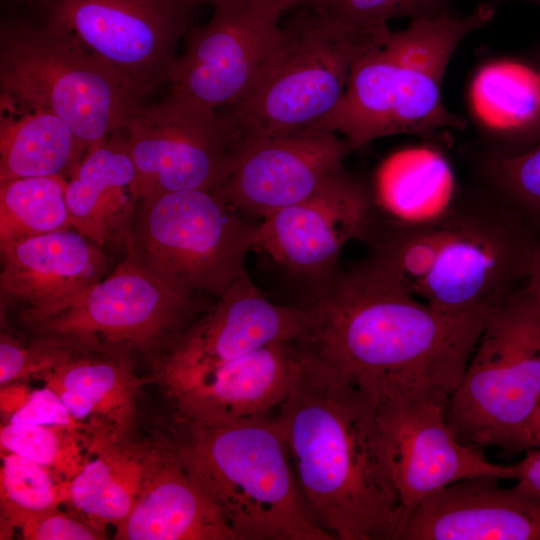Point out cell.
Wrapping results in <instances>:
<instances>
[{
	"instance_id": "36",
	"label": "cell",
	"mask_w": 540,
	"mask_h": 540,
	"mask_svg": "<svg viewBox=\"0 0 540 540\" xmlns=\"http://www.w3.org/2000/svg\"><path fill=\"white\" fill-rule=\"evenodd\" d=\"M519 488L540 496V449H529L520 462L514 464Z\"/></svg>"
},
{
	"instance_id": "13",
	"label": "cell",
	"mask_w": 540,
	"mask_h": 540,
	"mask_svg": "<svg viewBox=\"0 0 540 540\" xmlns=\"http://www.w3.org/2000/svg\"><path fill=\"white\" fill-rule=\"evenodd\" d=\"M141 197L215 190L226 179L234 147L217 110L167 96L144 102L122 127Z\"/></svg>"
},
{
	"instance_id": "37",
	"label": "cell",
	"mask_w": 540,
	"mask_h": 540,
	"mask_svg": "<svg viewBox=\"0 0 540 540\" xmlns=\"http://www.w3.org/2000/svg\"><path fill=\"white\" fill-rule=\"evenodd\" d=\"M31 392L32 390L23 381L1 385L0 410L6 422L26 404Z\"/></svg>"
},
{
	"instance_id": "29",
	"label": "cell",
	"mask_w": 540,
	"mask_h": 540,
	"mask_svg": "<svg viewBox=\"0 0 540 540\" xmlns=\"http://www.w3.org/2000/svg\"><path fill=\"white\" fill-rule=\"evenodd\" d=\"M62 176L0 183V244L72 228Z\"/></svg>"
},
{
	"instance_id": "7",
	"label": "cell",
	"mask_w": 540,
	"mask_h": 540,
	"mask_svg": "<svg viewBox=\"0 0 540 540\" xmlns=\"http://www.w3.org/2000/svg\"><path fill=\"white\" fill-rule=\"evenodd\" d=\"M540 400V293L527 284L490 307L445 416L463 443L525 450Z\"/></svg>"
},
{
	"instance_id": "27",
	"label": "cell",
	"mask_w": 540,
	"mask_h": 540,
	"mask_svg": "<svg viewBox=\"0 0 540 540\" xmlns=\"http://www.w3.org/2000/svg\"><path fill=\"white\" fill-rule=\"evenodd\" d=\"M472 97L478 115L515 143L512 155L532 148L540 115V75L525 66L498 62L480 70Z\"/></svg>"
},
{
	"instance_id": "14",
	"label": "cell",
	"mask_w": 540,
	"mask_h": 540,
	"mask_svg": "<svg viewBox=\"0 0 540 540\" xmlns=\"http://www.w3.org/2000/svg\"><path fill=\"white\" fill-rule=\"evenodd\" d=\"M446 408L445 403L423 398L378 400L382 447L400 498L398 534L425 498L448 485L474 477H516L514 465L492 463L481 448L459 440L447 424Z\"/></svg>"
},
{
	"instance_id": "40",
	"label": "cell",
	"mask_w": 540,
	"mask_h": 540,
	"mask_svg": "<svg viewBox=\"0 0 540 540\" xmlns=\"http://www.w3.org/2000/svg\"><path fill=\"white\" fill-rule=\"evenodd\" d=\"M283 1L286 7V11H287V10L295 9L298 7H305V6L313 5L318 0H283Z\"/></svg>"
},
{
	"instance_id": "43",
	"label": "cell",
	"mask_w": 540,
	"mask_h": 540,
	"mask_svg": "<svg viewBox=\"0 0 540 540\" xmlns=\"http://www.w3.org/2000/svg\"><path fill=\"white\" fill-rule=\"evenodd\" d=\"M523 1L533 2V3H536L537 5H539L540 3V0H523Z\"/></svg>"
},
{
	"instance_id": "38",
	"label": "cell",
	"mask_w": 540,
	"mask_h": 540,
	"mask_svg": "<svg viewBox=\"0 0 540 540\" xmlns=\"http://www.w3.org/2000/svg\"><path fill=\"white\" fill-rule=\"evenodd\" d=\"M529 449H540V400L526 430L525 450Z\"/></svg>"
},
{
	"instance_id": "2",
	"label": "cell",
	"mask_w": 540,
	"mask_h": 540,
	"mask_svg": "<svg viewBox=\"0 0 540 540\" xmlns=\"http://www.w3.org/2000/svg\"><path fill=\"white\" fill-rule=\"evenodd\" d=\"M304 346L277 416L302 493L334 540H395L400 498L382 447L378 399Z\"/></svg>"
},
{
	"instance_id": "24",
	"label": "cell",
	"mask_w": 540,
	"mask_h": 540,
	"mask_svg": "<svg viewBox=\"0 0 540 540\" xmlns=\"http://www.w3.org/2000/svg\"><path fill=\"white\" fill-rule=\"evenodd\" d=\"M89 458L68 485L65 501L71 510L98 528L121 524L131 513L156 444H136L91 431Z\"/></svg>"
},
{
	"instance_id": "4",
	"label": "cell",
	"mask_w": 540,
	"mask_h": 540,
	"mask_svg": "<svg viewBox=\"0 0 540 540\" xmlns=\"http://www.w3.org/2000/svg\"><path fill=\"white\" fill-rule=\"evenodd\" d=\"M174 431L166 441L236 540H334L302 493L277 417L177 416Z\"/></svg>"
},
{
	"instance_id": "39",
	"label": "cell",
	"mask_w": 540,
	"mask_h": 540,
	"mask_svg": "<svg viewBox=\"0 0 540 540\" xmlns=\"http://www.w3.org/2000/svg\"><path fill=\"white\" fill-rule=\"evenodd\" d=\"M526 284L536 292L540 293V246L535 254Z\"/></svg>"
},
{
	"instance_id": "6",
	"label": "cell",
	"mask_w": 540,
	"mask_h": 540,
	"mask_svg": "<svg viewBox=\"0 0 540 540\" xmlns=\"http://www.w3.org/2000/svg\"><path fill=\"white\" fill-rule=\"evenodd\" d=\"M0 87L18 105L58 116L87 150L146 102L70 31L15 5L1 16Z\"/></svg>"
},
{
	"instance_id": "44",
	"label": "cell",
	"mask_w": 540,
	"mask_h": 540,
	"mask_svg": "<svg viewBox=\"0 0 540 540\" xmlns=\"http://www.w3.org/2000/svg\"><path fill=\"white\" fill-rule=\"evenodd\" d=\"M8 4L9 3H13V2H16V1H19V0H5Z\"/></svg>"
},
{
	"instance_id": "20",
	"label": "cell",
	"mask_w": 540,
	"mask_h": 540,
	"mask_svg": "<svg viewBox=\"0 0 540 540\" xmlns=\"http://www.w3.org/2000/svg\"><path fill=\"white\" fill-rule=\"evenodd\" d=\"M474 477L425 498L397 540H540V496Z\"/></svg>"
},
{
	"instance_id": "18",
	"label": "cell",
	"mask_w": 540,
	"mask_h": 540,
	"mask_svg": "<svg viewBox=\"0 0 540 540\" xmlns=\"http://www.w3.org/2000/svg\"><path fill=\"white\" fill-rule=\"evenodd\" d=\"M1 311L23 325L57 312L101 280L108 261L101 247L74 228L0 244Z\"/></svg>"
},
{
	"instance_id": "3",
	"label": "cell",
	"mask_w": 540,
	"mask_h": 540,
	"mask_svg": "<svg viewBox=\"0 0 540 540\" xmlns=\"http://www.w3.org/2000/svg\"><path fill=\"white\" fill-rule=\"evenodd\" d=\"M540 243L490 190L458 194L436 219L389 223L372 258L398 288L444 313L486 311L529 278Z\"/></svg>"
},
{
	"instance_id": "45",
	"label": "cell",
	"mask_w": 540,
	"mask_h": 540,
	"mask_svg": "<svg viewBox=\"0 0 540 540\" xmlns=\"http://www.w3.org/2000/svg\"><path fill=\"white\" fill-rule=\"evenodd\" d=\"M539 6H540V3H539Z\"/></svg>"
},
{
	"instance_id": "8",
	"label": "cell",
	"mask_w": 540,
	"mask_h": 540,
	"mask_svg": "<svg viewBox=\"0 0 540 540\" xmlns=\"http://www.w3.org/2000/svg\"><path fill=\"white\" fill-rule=\"evenodd\" d=\"M255 227L216 190H185L141 197L126 240L176 292L218 298L247 275Z\"/></svg>"
},
{
	"instance_id": "5",
	"label": "cell",
	"mask_w": 540,
	"mask_h": 540,
	"mask_svg": "<svg viewBox=\"0 0 540 540\" xmlns=\"http://www.w3.org/2000/svg\"><path fill=\"white\" fill-rule=\"evenodd\" d=\"M494 12L482 3L463 17L446 11L390 31L381 44L353 59L341 100L314 126L341 134L351 150L394 134L462 129L465 121L443 104V79L461 41Z\"/></svg>"
},
{
	"instance_id": "41",
	"label": "cell",
	"mask_w": 540,
	"mask_h": 540,
	"mask_svg": "<svg viewBox=\"0 0 540 540\" xmlns=\"http://www.w3.org/2000/svg\"><path fill=\"white\" fill-rule=\"evenodd\" d=\"M540 75V71L538 72ZM540 143V115L532 137V148Z\"/></svg>"
},
{
	"instance_id": "9",
	"label": "cell",
	"mask_w": 540,
	"mask_h": 540,
	"mask_svg": "<svg viewBox=\"0 0 540 540\" xmlns=\"http://www.w3.org/2000/svg\"><path fill=\"white\" fill-rule=\"evenodd\" d=\"M125 256L106 277L57 312L25 324L34 338L74 352L152 361L185 328L196 298L184 296L148 271L126 240Z\"/></svg>"
},
{
	"instance_id": "33",
	"label": "cell",
	"mask_w": 540,
	"mask_h": 540,
	"mask_svg": "<svg viewBox=\"0 0 540 540\" xmlns=\"http://www.w3.org/2000/svg\"><path fill=\"white\" fill-rule=\"evenodd\" d=\"M74 351L55 342L34 338L25 344L7 333L0 338L1 385L39 377L65 360Z\"/></svg>"
},
{
	"instance_id": "1",
	"label": "cell",
	"mask_w": 540,
	"mask_h": 540,
	"mask_svg": "<svg viewBox=\"0 0 540 540\" xmlns=\"http://www.w3.org/2000/svg\"><path fill=\"white\" fill-rule=\"evenodd\" d=\"M304 343L329 367L382 399L448 404L464 375L486 311L440 312L358 265L333 275L309 304Z\"/></svg>"
},
{
	"instance_id": "25",
	"label": "cell",
	"mask_w": 540,
	"mask_h": 540,
	"mask_svg": "<svg viewBox=\"0 0 540 540\" xmlns=\"http://www.w3.org/2000/svg\"><path fill=\"white\" fill-rule=\"evenodd\" d=\"M87 151L55 114L0 95V183L48 176L68 180Z\"/></svg>"
},
{
	"instance_id": "21",
	"label": "cell",
	"mask_w": 540,
	"mask_h": 540,
	"mask_svg": "<svg viewBox=\"0 0 540 540\" xmlns=\"http://www.w3.org/2000/svg\"><path fill=\"white\" fill-rule=\"evenodd\" d=\"M118 540H236L220 510L162 438Z\"/></svg>"
},
{
	"instance_id": "32",
	"label": "cell",
	"mask_w": 540,
	"mask_h": 540,
	"mask_svg": "<svg viewBox=\"0 0 540 540\" xmlns=\"http://www.w3.org/2000/svg\"><path fill=\"white\" fill-rule=\"evenodd\" d=\"M483 186L500 199L540 243V143L516 155L486 153Z\"/></svg>"
},
{
	"instance_id": "35",
	"label": "cell",
	"mask_w": 540,
	"mask_h": 540,
	"mask_svg": "<svg viewBox=\"0 0 540 540\" xmlns=\"http://www.w3.org/2000/svg\"><path fill=\"white\" fill-rule=\"evenodd\" d=\"M8 422L89 430L88 425L71 416L59 396L46 385L44 388L32 390L26 404Z\"/></svg>"
},
{
	"instance_id": "42",
	"label": "cell",
	"mask_w": 540,
	"mask_h": 540,
	"mask_svg": "<svg viewBox=\"0 0 540 540\" xmlns=\"http://www.w3.org/2000/svg\"><path fill=\"white\" fill-rule=\"evenodd\" d=\"M192 6L197 8L203 4H212L213 6L222 0H187Z\"/></svg>"
},
{
	"instance_id": "10",
	"label": "cell",
	"mask_w": 540,
	"mask_h": 540,
	"mask_svg": "<svg viewBox=\"0 0 540 540\" xmlns=\"http://www.w3.org/2000/svg\"><path fill=\"white\" fill-rule=\"evenodd\" d=\"M354 57L343 39L305 8H295L249 91L217 111L234 150L251 139L320 122L341 100Z\"/></svg>"
},
{
	"instance_id": "16",
	"label": "cell",
	"mask_w": 540,
	"mask_h": 540,
	"mask_svg": "<svg viewBox=\"0 0 540 540\" xmlns=\"http://www.w3.org/2000/svg\"><path fill=\"white\" fill-rule=\"evenodd\" d=\"M372 213L371 190L342 167L312 195L262 218L253 247L293 275L328 282L342 249L361 239Z\"/></svg>"
},
{
	"instance_id": "26",
	"label": "cell",
	"mask_w": 540,
	"mask_h": 540,
	"mask_svg": "<svg viewBox=\"0 0 540 540\" xmlns=\"http://www.w3.org/2000/svg\"><path fill=\"white\" fill-rule=\"evenodd\" d=\"M373 215L413 225L445 213L458 194L443 158L429 150H410L389 157L379 168L372 192Z\"/></svg>"
},
{
	"instance_id": "31",
	"label": "cell",
	"mask_w": 540,
	"mask_h": 540,
	"mask_svg": "<svg viewBox=\"0 0 540 540\" xmlns=\"http://www.w3.org/2000/svg\"><path fill=\"white\" fill-rule=\"evenodd\" d=\"M89 430L7 422L1 426V453L11 452L71 480L89 458Z\"/></svg>"
},
{
	"instance_id": "34",
	"label": "cell",
	"mask_w": 540,
	"mask_h": 540,
	"mask_svg": "<svg viewBox=\"0 0 540 540\" xmlns=\"http://www.w3.org/2000/svg\"><path fill=\"white\" fill-rule=\"evenodd\" d=\"M17 529L26 540H99L106 538L105 530L90 523L75 512L59 507L24 518Z\"/></svg>"
},
{
	"instance_id": "12",
	"label": "cell",
	"mask_w": 540,
	"mask_h": 540,
	"mask_svg": "<svg viewBox=\"0 0 540 540\" xmlns=\"http://www.w3.org/2000/svg\"><path fill=\"white\" fill-rule=\"evenodd\" d=\"M210 20L191 26L171 70L168 95L217 110L242 98L276 50L283 0H222Z\"/></svg>"
},
{
	"instance_id": "28",
	"label": "cell",
	"mask_w": 540,
	"mask_h": 540,
	"mask_svg": "<svg viewBox=\"0 0 540 540\" xmlns=\"http://www.w3.org/2000/svg\"><path fill=\"white\" fill-rule=\"evenodd\" d=\"M450 1L318 0L302 8L343 39L357 56L382 43L391 31L388 27L390 19L435 17L447 11Z\"/></svg>"
},
{
	"instance_id": "30",
	"label": "cell",
	"mask_w": 540,
	"mask_h": 540,
	"mask_svg": "<svg viewBox=\"0 0 540 540\" xmlns=\"http://www.w3.org/2000/svg\"><path fill=\"white\" fill-rule=\"evenodd\" d=\"M1 459L0 539L6 540L24 518L65 503L70 480L15 453H1Z\"/></svg>"
},
{
	"instance_id": "22",
	"label": "cell",
	"mask_w": 540,
	"mask_h": 540,
	"mask_svg": "<svg viewBox=\"0 0 540 540\" xmlns=\"http://www.w3.org/2000/svg\"><path fill=\"white\" fill-rule=\"evenodd\" d=\"M140 199L122 127L87 151L66 187L72 228L101 248L125 245Z\"/></svg>"
},
{
	"instance_id": "17",
	"label": "cell",
	"mask_w": 540,
	"mask_h": 540,
	"mask_svg": "<svg viewBox=\"0 0 540 540\" xmlns=\"http://www.w3.org/2000/svg\"><path fill=\"white\" fill-rule=\"evenodd\" d=\"M350 150L337 133L318 126L251 139L236 147L215 190L240 213L264 218L316 192Z\"/></svg>"
},
{
	"instance_id": "19",
	"label": "cell",
	"mask_w": 540,
	"mask_h": 540,
	"mask_svg": "<svg viewBox=\"0 0 540 540\" xmlns=\"http://www.w3.org/2000/svg\"><path fill=\"white\" fill-rule=\"evenodd\" d=\"M304 353L302 341L275 342L162 386L179 417L234 419L268 414L288 395Z\"/></svg>"
},
{
	"instance_id": "15",
	"label": "cell",
	"mask_w": 540,
	"mask_h": 540,
	"mask_svg": "<svg viewBox=\"0 0 540 540\" xmlns=\"http://www.w3.org/2000/svg\"><path fill=\"white\" fill-rule=\"evenodd\" d=\"M312 325L308 305L268 300L248 274L236 280L206 313L153 360V380L164 385L223 364L268 344L304 341Z\"/></svg>"
},
{
	"instance_id": "23",
	"label": "cell",
	"mask_w": 540,
	"mask_h": 540,
	"mask_svg": "<svg viewBox=\"0 0 540 540\" xmlns=\"http://www.w3.org/2000/svg\"><path fill=\"white\" fill-rule=\"evenodd\" d=\"M38 378L59 396L75 420H90V430L116 439L129 438L140 389L153 381L137 377L130 358L89 352H74Z\"/></svg>"
},
{
	"instance_id": "11",
	"label": "cell",
	"mask_w": 540,
	"mask_h": 540,
	"mask_svg": "<svg viewBox=\"0 0 540 540\" xmlns=\"http://www.w3.org/2000/svg\"><path fill=\"white\" fill-rule=\"evenodd\" d=\"M70 31L139 98L168 82L196 9L187 0H19Z\"/></svg>"
}]
</instances>
